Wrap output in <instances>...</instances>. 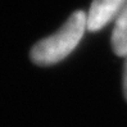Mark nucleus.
Wrapping results in <instances>:
<instances>
[{
    "mask_svg": "<svg viewBox=\"0 0 127 127\" xmlns=\"http://www.w3.org/2000/svg\"><path fill=\"white\" fill-rule=\"evenodd\" d=\"M86 30V13L82 10L72 13V16L55 33L42 39L32 48V62L39 65H51L61 62L78 45Z\"/></svg>",
    "mask_w": 127,
    "mask_h": 127,
    "instance_id": "f257e3e1",
    "label": "nucleus"
},
{
    "mask_svg": "<svg viewBox=\"0 0 127 127\" xmlns=\"http://www.w3.org/2000/svg\"><path fill=\"white\" fill-rule=\"evenodd\" d=\"M112 48L119 57H127V3L116 19L112 32Z\"/></svg>",
    "mask_w": 127,
    "mask_h": 127,
    "instance_id": "7ed1b4c3",
    "label": "nucleus"
},
{
    "mask_svg": "<svg viewBox=\"0 0 127 127\" xmlns=\"http://www.w3.org/2000/svg\"><path fill=\"white\" fill-rule=\"evenodd\" d=\"M126 3L127 0H94L86 13L87 30L91 32L99 31L109 22L117 19Z\"/></svg>",
    "mask_w": 127,
    "mask_h": 127,
    "instance_id": "f03ea898",
    "label": "nucleus"
},
{
    "mask_svg": "<svg viewBox=\"0 0 127 127\" xmlns=\"http://www.w3.org/2000/svg\"><path fill=\"white\" fill-rule=\"evenodd\" d=\"M123 93L127 99V57L125 61V65H123Z\"/></svg>",
    "mask_w": 127,
    "mask_h": 127,
    "instance_id": "20e7f679",
    "label": "nucleus"
}]
</instances>
